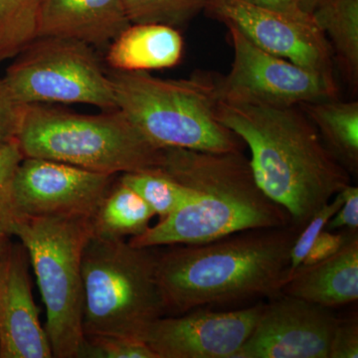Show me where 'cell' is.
Listing matches in <instances>:
<instances>
[{
  "instance_id": "603a6c76",
  "label": "cell",
  "mask_w": 358,
  "mask_h": 358,
  "mask_svg": "<svg viewBox=\"0 0 358 358\" xmlns=\"http://www.w3.org/2000/svg\"><path fill=\"white\" fill-rule=\"evenodd\" d=\"M131 24L154 23L178 28L206 7L208 0H122Z\"/></svg>"
},
{
  "instance_id": "83f0119b",
  "label": "cell",
  "mask_w": 358,
  "mask_h": 358,
  "mask_svg": "<svg viewBox=\"0 0 358 358\" xmlns=\"http://www.w3.org/2000/svg\"><path fill=\"white\" fill-rule=\"evenodd\" d=\"M358 357L357 315L339 319L329 345V358Z\"/></svg>"
},
{
  "instance_id": "4316f807",
  "label": "cell",
  "mask_w": 358,
  "mask_h": 358,
  "mask_svg": "<svg viewBox=\"0 0 358 358\" xmlns=\"http://www.w3.org/2000/svg\"><path fill=\"white\" fill-rule=\"evenodd\" d=\"M24 106L14 100L8 87L0 78V145L17 138Z\"/></svg>"
},
{
  "instance_id": "2e32d148",
  "label": "cell",
  "mask_w": 358,
  "mask_h": 358,
  "mask_svg": "<svg viewBox=\"0 0 358 358\" xmlns=\"http://www.w3.org/2000/svg\"><path fill=\"white\" fill-rule=\"evenodd\" d=\"M281 293L327 308L355 303L358 299V235L350 234L343 246L319 263L301 266Z\"/></svg>"
},
{
  "instance_id": "9a60e30c",
  "label": "cell",
  "mask_w": 358,
  "mask_h": 358,
  "mask_svg": "<svg viewBox=\"0 0 358 358\" xmlns=\"http://www.w3.org/2000/svg\"><path fill=\"white\" fill-rule=\"evenodd\" d=\"M129 24L122 0H42L37 37L75 39L105 49Z\"/></svg>"
},
{
  "instance_id": "44dd1931",
  "label": "cell",
  "mask_w": 358,
  "mask_h": 358,
  "mask_svg": "<svg viewBox=\"0 0 358 358\" xmlns=\"http://www.w3.org/2000/svg\"><path fill=\"white\" fill-rule=\"evenodd\" d=\"M119 180L128 185L145 200L155 216L160 219L185 206L192 197V192L159 169L122 173Z\"/></svg>"
},
{
  "instance_id": "ba28073f",
  "label": "cell",
  "mask_w": 358,
  "mask_h": 358,
  "mask_svg": "<svg viewBox=\"0 0 358 358\" xmlns=\"http://www.w3.org/2000/svg\"><path fill=\"white\" fill-rule=\"evenodd\" d=\"M2 79L20 105L76 103L117 110L114 86L96 49L78 40L36 37L13 59Z\"/></svg>"
},
{
  "instance_id": "9c48e42d",
  "label": "cell",
  "mask_w": 358,
  "mask_h": 358,
  "mask_svg": "<svg viewBox=\"0 0 358 358\" xmlns=\"http://www.w3.org/2000/svg\"><path fill=\"white\" fill-rule=\"evenodd\" d=\"M227 27L234 57L229 73L216 77L219 100L294 107L338 99L334 77L264 51L236 28Z\"/></svg>"
},
{
  "instance_id": "d4e9b609",
  "label": "cell",
  "mask_w": 358,
  "mask_h": 358,
  "mask_svg": "<svg viewBox=\"0 0 358 358\" xmlns=\"http://www.w3.org/2000/svg\"><path fill=\"white\" fill-rule=\"evenodd\" d=\"M78 358H157L143 339L109 334L85 336Z\"/></svg>"
},
{
  "instance_id": "30bf717a",
  "label": "cell",
  "mask_w": 358,
  "mask_h": 358,
  "mask_svg": "<svg viewBox=\"0 0 358 358\" xmlns=\"http://www.w3.org/2000/svg\"><path fill=\"white\" fill-rule=\"evenodd\" d=\"M114 176L55 160L24 157L13 178L14 204L22 217L91 219L114 185Z\"/></svg>"
},
{
  "instance_id": "8992f818",
  "label": "cell",
  "mask_w": 358,
  "mask_h": 358,
  "mask_svg": "<svg viewBox=\"0 0 358 358\" xmlns=\"http://www.w3.org/2000/svg\"><path fill=\"white\" fill-rule=\"evenodd\" d=\"M85 336L143 339L166 315L157 279V248L90 236L82 258Z\"/></svg>"
},
{
  "instance_id": "7a4b0ae2",
  "label": "cell",
  "mask_w": 358,
  "mask_h": 358,
  "mask_svg": "<svg viewBox=\"0 0 358 358\" xmlns=\"http://www.w3.org/2000/svg\"><path fill=\"white\" fill-rule=\"evenodd\" d=\"M157 169L189 188L192 197L169 217L131 237L129 243L134 247L202 244L240 231L292 223L289 214L259 187L242 150L164 148Z\"/></svg>"
},
{
  "instance_id": "1f68e13d",
  "label": "cell",
  "mask_w": 358,
  "mask_h": 358,
  "mask_svg": "<svg viewBox=\"0 0 358 358\" xmlns=\"http://www.w3.org/2000/svg\"><path fill=\"white\" fill-rule=\"evenodd\" d=\"M13 245L10 242V236L0 231V292L6 280L7 268Z\"/></svg>"
},
{
  "instance_id": "5b68a950",
  "label": "cell",
  "mask_w": 358,
  "mask_h": 358,
  "mask_svg": "<svg viewBox=\"0 0 358 358\" xmlns=\"http://www.w3.org/2000/svg\"><path fill=\"white\" fill-rule=\"evenodd\" d=\"M16 140L24 157L112 176L157 169L162 159V148L150 143L119 109L83 115L42 103L26 105Z\"/></svg>"
},
{
  "instance_id": "4fadbf2b",
  "label": "cell",
  "mask_w": 358,
  "mask_h": 358,
  "mask_svg": "<svg viewBox=\"0 0 358 358\" xmlns=\"http://www.w3.org/2000/svg\"><path fill=\"white\" fill-rule=\"evenodd\" d=\"M236 358H329L338 317L331 308L289 294H275Z\"/></svg>"
},
{
  "instance_id": "5bb4252c",
  "label": "cell",
  "mask_w": 358,
  "mask_h": 358,
  "mask_svg": "<svg viewBox=\"0 0 358 358\" xmlns=\"http://www.w3.org/2000/svg\"><path fill=\"white\" fill-rule=\"evenodd\" d=\"M28 266L23 245H13L0 292V358L53 357L33 299Z\"/></svg>"
},
{
  "instance_id": "8fae6325",
  "label": "cell",
  "mask_w": 358,
  "mask_h": 358,
  "mask_svg": "<svg viewBox=\"0 0 358 358\" xmlns=\"http://www.w3.org/2000/svg\"><path fill=\"white\" fill-rule=\"evenodd\" d=\"M264 303L232 310L197 308L159 317L143 341L157 358H236Z\"/></svg>"
},
{
  "instance_id": "f1b7e54d",
  "label": "cell",
  "mask_w": 358,
  "mask_h": 358,
  "mask_svg": "<svg viewBox=\"0 0 358 358\" xmlns=\"http://www.w3.org/2000/svg\"><path fill=\"white\" fill-rule=\"evenodd\" d=\"M343 202L341 208L327 224L326 230L334 231L358 229V188L348 185L341 190Z\"/></svg>"
},
{
  "instance_id": "e0dca14e",
  "label": "cell",
  "mask_w": 358,
  "mask_h": 358,
  "mask_svg": "<svg viewBox=\"0 0 358 358\" xmlns=\"http://www.w3.org/2000/svg\"><path fill=\"white\" fill-rule=\"evenodd\" d=\"M183 39L178 28L138 23L129 24L108 46L106 62L117 71L162 70L180 62Z\"/></svg>"
},
{
  "instance_id": "7402d4cb",
  "label": "cell",
  "mask_w": 358,
  "mask_h": 358,
  "mask_svg": "<svg viewBox=\"0 0 358 358\" xmlns=\"http://www.w3.org/2000/svg\"><path fill=\"white\" fill-rule=\"evenodd\" d=\"M42 0H0V64L37 37Z\"/></svg>"
},
{
  "instance_id": "ac0fdd59",
  "label": "cell",
  "mask_w": 358,
  "mask_h": 358,
  "mask_svg": "<svg viewBox=\"0 0 358 358\" xmlns=\"http://www.w3.org/2000/svg\"><path fill=\"white\" fill-rule=\"evenodd\" d=\"M319 131L324 145L350 174L358 171V102L338 99L299 106Z\"/></svg>"
},
{
  "instance_id": "d6a6232c",
  "label": "cell",
  "mask_w": 358,
  "mask_h": 358,
  "mask_svg": "<svg viewBox=\"0 0 358 358\" xmlns=\"http://www.w3.org/2000/svg\"><path fill=\"white\" fill-rule=\"evenodd\" d=\"M296 1H298L301 8L303 9L305 13L313 15V13H315L322 4H324L327 0H296Z\"/></svg>"
},
{
  "instance_id": "d6986e66",
  "label": "cell",
  "mask_w": 358,
  "mask_h": 358,
  "mask_svg": "<svg viewBox=\"0 0 358 358\" xmlns=\"http://www.w3.org/2000/svg\"><path fill=\"white\" fill-rule=\"evenodd\" d=\"M155 216L138 193L117 180L90 219L91 235L109 240L138 236L150 227Z\"/></svg>"
},
{
  "instance_id": "cb8c5ba5",
  "label": "cell",
  "mask_w": 358,
  "mask_h": 358,
  "mask_svg": "<svg viewBox=\"0 0 358 358\" xmlns=\"http://www.w3.org/2000/svg\"><path fill=\"white\" fill-rule=\"evenodd\" d=\"M24 159L17 140L0 145V231L15 236L22 216L13 201V185L16 169Z\"/></svg>"
},
{
  "instance_id": "52a82bcc",
  "label": "cell",
  "mask_w": 358,
  "mask_h": 358,
  "mask_svg": "<svg viewBox=\"0 0 358 358\" xmlns=\"http://www.w3.org/2000/svg\"><path fill=\"white\" fill-rule=\"evenodd\" d=\"M15 236L36 275L53 357L78 358L85 339L82 258L90 218L23 217Z\"/></svg>"
},
{
  "instance_id": "6da1fadb",
  "label": "cell",
  "mask_w": 358,
  "mask_h": 358,
  "mask_svg": "<svg viewBox=\"0 0 358 358\" xmlns=\"http://www.w3.org/2000/svg\"><path fill=\"white\" fill-rule=\"evenodd\" d=\"M217 117L249 148L259 187L303 227L350 185V174L324 145L299 106L219 100Z\"/></svg>"
},
{
  "instance_id": "ffe728a7",
  "label": "cell",
  "mask_w": 358,
  "mask_h": 358,
  "mask_svg": "<svg viewBox=\"0 0 358 358\" xmlns=\"http://www.w3.org/2000/svg\"><path fill=\"white\" fill-rule=\"evenodd\" d=\"M331 45L339 70L353 90L358 88V0H327L313 14Z\"/></svg>"
},
{
  "instance_id": "484cf974",
  "label": "cell",
  "mask_w": 358,
  "mask_h": 358,
  "mask_svg": "<svg viewBox=\"0 0 358 358\" xmlns=\"http://www.w3.org/2000/svg\"><path fill=\"white\" fill-rule=\"evenodd\" d=\"M343 202V194L339 192L338 194L334 195L331 201L320 207L319 210L315 212L312 217L308 219L307 223L301 227L291 250L288 281L294 273L303 265L308 250L320 233L326 230L327 224L341 208Z\"/></svg>"
},
{
  "instance_id": "7c38bea8",
  "label": "cell",
  "mask_w": 358,
  "mask_h": 358,
  "mask_svg": "<svg viewBox=\"0 0 358 358\" xmlns=\"http://www.w3.org/2000/svg\"><path fill=\"white\" fill-rule=\"evenodd\" d=\"M209 17L239 30L259 48L320 74L334 77L331 45L315 23L243 0H208Z\"/></svg>"
},
{
  "instance_id": "4dcf8cb0",
  "label": "cell",
  "mask_w": 358,
  "mask_h": 358,
  "mask_svg": "<svg viewBox=\"0 0 358 358\" xmlns=\"http://www.w3.org/2000/svg\"><path fill=\"white\" fill-rule=\"evenodd\" d=\"M243 1L248 2L253 6L286 14L289 17L296 18V20L303 21V22L315 23V24L313 16L305 13L296 0H243Z\"/></svg>"
},
{
  "instance_id": "f546056e",
  "label": "cell",
  "mask_w": 358,
  "mask_h": 358,
  "mask_svg": "<svg viewBox=\"0 0 358 358\" xmlns=\"http://www.w3.org/2000/svg\"><path fill=\"white\" fill-rule=\"evenodd\" d=\"M352 232L355 231L346 230V232L343 233L322 231L308 250L307 256L301 266L313 265V264L319 263L320 261L333 256L343 246Z\"/></svg>"
},
{
  "instance_id": "3957f363",
  "label": "cell",
  "mask_w": 358,
  "mask_h": 358,
  "mask_svg": "<svg viewBox=\"0 0 358 358\" xmlns=\"http://www.w3.org/2000/svg\"><path fill=\"white\" fill-rule=\"evenodd\" d=\"M301 229L291 223L240 231L206 243L169 245L157 251L166 315L281 293Z\"/></svg>"
},
{
  "instance_id": "277c9868",
  "label": "cell",
  "mask_w": 358,
  "mask_h": 358,
  "mask_svg": "<svg viewBox=\"0 0 358 358\" xmlns=\"http://www.w3.org/2000/svg\"><path fill=\"white\" fill-rule=\"evenodd\" d=\"M117 109L157 148L239 152L243 141L219 121L216 77L162 79L145 71H108Z\"/></svg>"
}]
</instances>
